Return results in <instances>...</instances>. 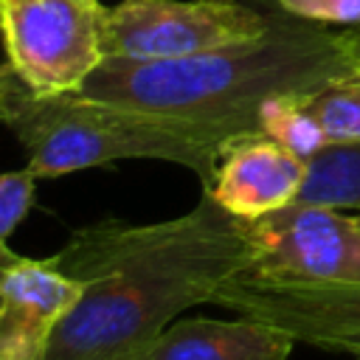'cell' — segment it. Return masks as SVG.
<instances>
[{"mask_svg": "<svg viewBox=\"0 0 360 360\" xmlns=\"http://www.w3.org/2000/svg\"><path fill=\"white\" fill-rule=\"evenodd\" d=\"M51 262L82 281L42 360H149L180 312L214 301L253 262L248 222L211 194L174 219L132 225L104 217L65 242Z\"/></svg>", "mask_w": 360, "mask_h": 360, "instance_id": "obj_1", "label": "cell"}, {"mask_svg": "<svg viewBox=\"0 0 360 360\" xmlns=\"http://www.w3.org/2000/svg\"><path fill=\"white\" fill-rule=\"evenodd\" d=\"M349 76L340 31L273 6L270 28L253 39L163 62L104 59L79 93L191 124L225 146L262 132L270 98L309 96Z\"/></svg>", "mask_w": 360, "mask_h": 360, "instance_id": "obj_2", "label": "cell"}, {"mask_svg": "<svg viewBox=\"0 0 360 360\" xmlns=\"http://www.w3.org/2000/svg\"><path fill=\"white\" fill-rule=\"evenodd\" d=\"M0 121L25 146L37 177H62L124 158H152L191 169L205 188L222 152L217 138L191 124L84 93L42 96L22 79L3 98Z\"/></svg>", "mask_w": 360, "mask_h": 360, "instance_id": "obj_3", "label": "cell"}, {"mask_svg": "<svg viewBox=\"0 0 360 360\" xmlns=\"http://www.w3.org/2000/svg\"><path fill=\"white\" fill-rule=\"evenodd\" d=\"M101 0H0V31L17 76L42 96L79 93L101 68Z\"/></svg>", "mask_w": 360, "mask_h": 360, "instance_id": "obj_4", "label": "cell"}, {"mask_svg": "<svg viewBox=\"0 0 360 360\" xmlns=\"http://www.w3.org/2000/svg\"><path fill=\"white\" fill-rule=\"evenodd\" d=\"M273 22L248 0H121L107 8L104 56L163 62L253 39Z\"/></svg>", "mask_w": 360, "mask_h": 360, "instance_id": "obj_5", "label": "cell"}, {"mask_svg": "<svg viewBox=\"0 0 360 360\" xmlns=\"http://www.w3.org/2000/svg\"><path fill=\"white\" fill-rule=\"evenodd\" d=\"M292 202L248 222L253 262L239 278L262 284L360 281V214Z\"/></svg>", "mask_w": 360, "mask_h": 360, "instance_id": "obj_6", "label": "cell"}, {"mask_svg": "<svg viewBox=\"0 0 360 360\" xmlns=\"http://www.w3.org/2000/svg\"><path fill=\"white\" fill-rule=\"evenodd\" d=\"M214 304L287 332L295 343L360 360V281L352 284H262L233 276Z\"/></svg>", "mask_w": 360, "mask_h": 360, "instance_id": "obj_7", "label": "cell"}, {"mask_svg": "<svg viewBox=\"0 0 360 360\" xmlns=\"http://www.w3.org/2000/svg\"><path fill=\"white\" fill-rule=\"evenodd\" d=\"M307 183V160L264 132L228 141L219 152L214 180L205 186L228 214L250 222L298 200Z\"/></svg>", "mask_w": 360, "mask_h": 360, "instance_id": "obj_8", "label": "cell"}, {"mask_svg": "<svg viewBox=\"0 0 360 360\" xmlns=\"http://www.w3.org/2000/svg\"><path fill=\"white\" fill-rule=\"evenodd\" d=\"M82 295V281L51 259L20 256L0 278V360H42Z\"/></svg>", "mask_w": 360, "mask_h": 360, "instance_id": "obj_9", "label": "cell"}, {"mask_svg": "<svg viewBox=\"0 0 360 360\" xmlns=\"http://www.w3.org/2000/svg\"><path fill=\"white\" fill-rule=\"evenodd\" d=\"M295 340L267 323L242 318H188L172 323L149 360H287Z\"/></svg>", "mask_w": 360, "mask_h": 360, "instance_id": "obj_10", "label": "cell"}, {"mask_svg": "<svg viewBox=\"0 0 360 360\" xmlns=\"http://www.w3.org/2000/svg\"><path fill=\"white\" fill-rule=\"evenodd\" d=\"M295 202L360 211V143H329L307 160V183Z\"/></svg>", "mask_w": 360, "mask_h": 360, "instance_id": "obj_11", "label": "cell"}, {"mask_svg": "<svg viewBox=\"0 0 360 360\" xmlns=\"http://www.w3.org/2000/svg\"><path fill=\"white\" fill-rule=\"evenodd\" d=\"M326 143H360V76L338 79L301 98Z\"/></svg>", "mask_w": 360, "mask_h": 360, "instance_id": "obj_12", "label": "cell"}, {"mask_svg": "<svg viewBox=\"0 0 360 360\" xmlns=\"http://www.w3.org/2000/svg\"><path fill=\"white\" fill-rule=\"evenodd\" d=\"M301 98L304 96H278V98H270L262 107L259 124H262V132L264 135H270L273 141H278L284 149H290L301 160H309V158H315L329 143H326L321 127L315 124V118L304 110Z\"/></svg>", "mask_w": 360, "mask_h": 360, "instance_id": "obj_13", "label": "cell"}, {"mask_svg": "<svg viewBox=\"0 0 360 360\" xmlns=\"http://www.w3.org/2000/svg\"><path fill=\"white\" fill-rule=\"evenodd\" d=\"M276 8L323 25H360V0H270Z\"/></svg>", "mask_w": 360, "mask_h": 360, "instance_id": "obj_14", "label": "cell"}, {"mask_svg": "<svg viewBox=\"0 0 360 360\" xmlns=\"http://www.w3.org/2000/svg\"><path fill=\"white\" fill-rule=\"evenodd\" d=\"M340 48L354 76H360V25H349L340 31Z\"/></svg>", "mask_w": 360, "mask_h": 360, "instance_id": "obj_15", "label": "cell"}, {"mask_svg": "<svg viewBox=\"0 0 360 360\" xmlns=\"http://www.w3.org/2000/svg\"><path fill=\"white\" fill-rule=\"evenodd\" d=\"M17 82H20V76H17L14 65H11V62H3V65H0V104H3V98L8 96V90H11Z\"/></svg>", "mask_w": 360, "mask_h": 360, "instance_id": "obj_16", "label": "cell"}, {"mask_svg": "<svg viewBox=\"0 0 360 360\" xmlns=\"http://www.w3.org/2000/svg\"><path fill=\"white\" fill-rule=\"evenodd\" d=\"M11 267V264H8ZM3 273H6V264H0V278H3Z\"/></svg>", "mask_w": 360, "mask_h": 360, "instance_id": "obj_17", "label": "cell"}]
</instances>
